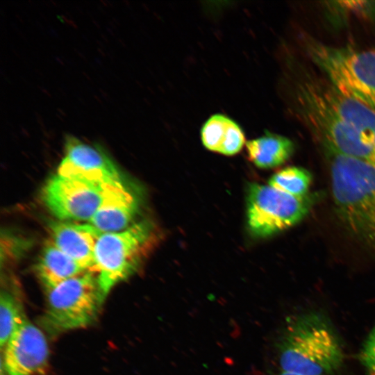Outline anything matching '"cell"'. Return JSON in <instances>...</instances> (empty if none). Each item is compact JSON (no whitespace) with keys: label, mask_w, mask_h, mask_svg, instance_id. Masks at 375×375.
<instances>
[{"label":"cell","mask_w":375,"mask_h":375,"mask_svg":"<svg viewBox=\"0 0 375 375\" xmlns=\"http://www.w3.org/2000/svg\"><path fill=\"white\" fill-rule=\"evenodd\" d=\"M302 119L328 153L375 164V109L306 74Z\"/></svg>","instance_id":"cell-1"},{"label":"cell","mask_w":375,"mask_h":375,"mask_svg":"<svg viewBox=\"0 0 375 375\" xmlns=\"http://www.w3.org/2000/svg\"><path fill=\"white\" fill-rule=\"evenodd\" d=\"M343 358L332 326L315 312L290 320L278 344L281 370L301 375H330L339 369Z\"/></svg>","instance_id":"cell-2"},{"label":"cell","mask_w":375,"mask_h":375,"mask_svg":"<svg viewBox=\"0 0 375 375\" xmlns=\"http://www.w3.org/2000/svg\"><path fill=\"white\" fill-rule=\"evenodd\" d=\"M329 156L331 191L339 218L351 235L375 247V165Z\"/></svg>","instance_id":"cell-3"},{"label":"cell","mask_w":375,"mask_h":375,"mask_svg":"<svg viewBox=\"0 0 375 375\" xmlns=\"http://www.w3.org/2000/svg\"><path fill=\"white\" fill-rule=\"evenodd\" d=\"M156 240V229L147 220L134 222L121 231L100 235L92 272L97 273L99 286L105 298L116 284L138 269Z\"/></svg>","instance_id":"cell-4"},{"label":"cell","mask_w":375,"mask_h":375,"mask_svg":"<svg viewBox=\"0 0 375 375\" xmlns=\"http://www.w3.org/2000/svg\"><path fill=\"white\" fill-rule=\"evenodd\" d=\"M306 49L339 91L375 109V51L337 47L309 39Z\"/></svg>","instance_id":"cell-5"},{"label":"cell","mask_w":375,"mask_h":375,"mask_svg":"<svg viewBox=\"0 0 375 375\" xmlns=\"http://www.w3.org/2000/svg\"><path fill=\"white\" fill-rule=\"evenodd\" d=\"M47 292L44 323L53 333L90 325L97 317L106 299L97 276L91 271L66 280Z\"/></svg>","instance_id":"cell-6"},{"label":"cell","mask_w":375,"mask_h":375,"mask_svg":"<svg viewBox=\"0 0 375 375\" xmlns=\"http://www.w3.org/2000/svg\"><path fill=\"white\" fill-rule=\"evenodd\" d=\"M247 223L255 236L265 238L288 229L307 215L310 202L269 185L251 183L247 192Z\"/></svg>","instance_id":"cell-7"},{"label":"cell","mask_w":375,"mask_h":375,"mask_svg":"<svg viewBox=\"0 0 375 375\" xmlns=\"http://www.w3.org/2000/svg\"><path fill=\"white\" fill-rule=\"evenodd\" d=\"M102 195V185L58 174L48 179L42 191L45 206L60 221H90Z\"/></svg>","instance_id":"cell-8"},{"label":"cell","mask_w":375,"mask_h":375,"mask_svg":"<svg viewBox=\"0 0 375 375\" xmlns=\"http://www.w3.org/2000/svg\"><path fill=\"white\" fill-rule=\"evenodd\" d=\"M49 354L42 331L25 318L4 347L1 365L6 375H37L44 370Z\"/></svg>","instance_id":"cell-9"},{"label":"cell","mask_w":375,"mask_h":375,"mask_svg":"<svg viewBox=\"0 0 375 375\" xmlns=\"http://www.w3.org/2000/svg\"><path fill=\"white\" fill-rule=\"evenodd\" d=\"M57 174L97 184L123 182L117 167L100 147L67 136Z\"/></svg>","instance_id":"cell-10"},{"label":"cell","mask_w":375,"mask_h":375,"mask_svg":"<svg viewBox=\"0 0 375 375\" xmlns=\"http://www.w3.org/2000/svg\"><path fill=\"white\" fill-rule=\"evenodd\" d=\"M102 200L90 219L101 233L123 231L131 226L139 212L140 201L124 182L102 184Z\"/></svg>","instance_id":"cell-11"},{"label":"cell","mask_w":375,"mask_h":375,"mask_svg":"<svg viewBox=\"0 0 375 375\" xmlns=\"http://www.w3.org/2000/svg\"><path fill=\"white\" fill-rule=\"evenodd\" d=\"M50 240L83 269L92 271L97 242L103 233L91 224L53 222Z\"/></svg>","instance_id":"cell-12"},{"label":"cell","mask_w":375,"mask_h":375,"mask_svg":"<svg viewBox=\"0 0 375 375\" xmlns=\"http://www.w3.org/2000/svg\"><path fill=\"white\" fill-rule=\"evenodd\" d=\"M201 138L206 149L226 156L238 153L245 141L240 126L231 118L221 114L211 116L204 123Z\"/></svg>","instance_id":"cell-13"},{"label":"cell","mask_w":375,"mask_h":375,"mask_svg":"<svg viewBox=\"0 0 375 375\" xmlns=\"http://www.w3.org/2000/svg\"><path fill=\"white\" fill-rule=\"evenodd\" d=\"M35 268L47 290L88 272L60 250L51 240L45 243Z\"/></svg>","instance_id":"cell-14"},{"label":"cell","mask_w":375,"mask_h":375,"mask_svg":"<svg viewBox=\"0 0 375 375\" xmlns=\"http://www.w3.org/2000/svg\"><path fill=\"white\" fill-rule=\"evenodd\" d=\"M246 147L250 161L262 169L281 165L292 155L294 149L289 138L268 132L248 141Z\"/></svg>","instance_id":"cell-15"},{"label":"cell","mask_w":375,"mask_h":375,"mask_svg":"<svg viewBox=\"0 0 375 375\" xmlns=\"http://www.w3.org/2000/svg\"><path fill=\"white\" fill-rule=\"evenodd\" d=\"M311 175L300 167H288L275 173L269 185L280 191L296 197L303 198L309 190Z\"/></svg>","instance_id":"cell-16"},{"label":"cell","mask_w":375,"mask_h":375,"mask_svg":"<svg viewBox=\"0 0 375 375\" xmlns=\"http://www.w3.org/2000/svg\"><path fill=\"white\" fill-rule=\"evenodd\" d=\"M26 317L15 297L2 291L0 297V345L3 349L12 334Z\"/></svg>","instance_id":"cell-17"},{"label":"cell","mask_w":375,"mask_h":375,"mask_svg":"<svg viewBox=\"0 0 375 375\" xmlns=\"http://www.w3.org/2000/svg\"><path fill=\"white\" fill-rule=\"evenodd\" d=\"M359 357L361 363L372 375H375V327L365 340Z\"/></svg>","instance_id":"cell-18"},{"label":"cell","mask_w":375,"mask_h":375,"mask_svg":"<svg viewBox=\"0 0 375 375\" xmlns=\"http://www.w3.org/2000/svg\"><path fill=\"white\" fill-rule=\"evenodd\" d=\"M273 375H301V374L281 370L280 372L276 373Z\"/></svg>","instance_id":"cell-19"},{"label":"cell","mask_w":375,"mask_h":375,"mask_svg":"<svg viewBox=\"0 0 375 375\" xmlns=\"http://www.w3.org/2000/svg\"><path fill=\"white\" fill-rule=\"evenodd\" d=\"M1 375H6V372L1 365Z\"/></svg>","instance_id":"cell-20"}]
</instances>
